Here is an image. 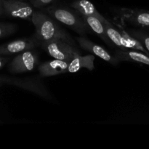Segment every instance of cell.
<instances>
[{
    "label": "cell",
    "instance_id": "4fadbf2b",
    "mask_svg": "<svg viewBox=\"0 0 149 149\" xmlns=\"http://www.w3.org/2000/svg\"><path fill=\"white\" fill-rule=\"evenodd\" d=\"M130 36L135 38L137 41L141 44L146 50L149 53V33L143 30H134L131 29L127 31Z\"/></svg>",
    "mask_w": 149,
    "mask_h": 149
},
{
    "label": "cell",
    "instance_id": "52a82bcc",
    "mask_svg": "<svg viewBox=\"0 0 149 149\" xmlns=\"http://www.w3.org/2000/svg\"><path fill=\"white\" fill-rule=\"evenodd\" d=\"M118 13L124 20L130 24L149 29V11L148 10L122 7L118 10Z\"/></svg>",
    "mask_w": 149,
    "mask_h": 149
},
{
    "label": "cell",
    "instance_id": "8fae6325",
    "mask_svg": "<svg viewBox=\"0 0 149 149\" xmlns=\"http://www.w3.org/2000/svg\"><path fill=\"white\" fill-rule=\"evenodd\" d=\"M71 7L76 11L78 12L81 15L94 16L100 19L103 23H109V20L105 18L104 16L102 15L97 9L95 7L93 3L89 0H75L71 4Z\"/></svg>",
    "mask_w": 149,
    "mask_h": 149
},
{
    "label": "cell",
    "instance_id": "30bf717a",
    "mask_svg": "<svg viewBox=\"0 0 149 149\" xmlns=\"http://www.w3.org/2000/svg\"><path fill=\"white\" fill-rule=\"evenodd\" d=\"M114 56L120 62L128 61L149 65V55L136 49H119L115 51Z\"/></svg>",
    "mask_w": 149,
    "mask_h": 149
},
{
    "label": "cell",
    "instance_id": "5bb4252c",
    "mask_svg": "<svg viewBox=\"0 0 149 149\" xmlns=\"http://www.w3.org/2000/svg\"><path fill=\"white\" fill-rule=\"evenodd\" d=\"M53 1L54 0H30L31 5L36 8H39V7L47 5V4L52 3Z\"/></svg>",
    "mask_w": 149,
    "mask_h": 149
},
{
    "label": "cell",
    "instance_id": "2e32d148",
    "mask_svg": "<svg viewBox=\"0 0 149 149\" xmlns=\"http://www.w3.org/2000/svg\"><path fill=\"white\" fill-rule=\"evenodd\" d=\"M3 64H4L3 61H1V60H0V68H1V67L3 66Z\"/></svg>",
    "mask_w": 149,
    "mask_h": 149
},
{
    "label": "cell",
    "instance_id": "9a60e30c",
    "mask_svg": "<svg viewBox=\"0 0 149 149\" xmlns=\"http://www.w3.org/2000/svg\"><path fill=\"white\" fill-rule=\"evenodd\" d=\"M15 26H8L7 27H0V37L4 33H12L15 31Z\"/></svg>",
    "mask_w": 149,
    "mask_h": 149
},
{
    "label": "cell",
    "instance_id": "6da1fadb",
    "mask_svg": "<svg viewBox=\"0 0 149 149\" xmlns=\"http://www.w3.org/2000/svg\"><path fill=\"white\" fill-rule=\"evenodd\" d=\"M31 21L35 26V34L33 36L39 42L40 46L57 39H61L71 45H75V42L71 36L49 15L42 12L34 11Z\"/></svg>",
    "mask_w": 149,
    "mask_h": 149
},
{
    "label": "cell",
    "instance_id": "9c48e42d",
    "mask_svg": "<svg viewBox=\"0 0 149 149\" xmlns=\"http://www.w3.org/2000/svg\"><path fill=\"white\" fill-rule=\"evenodd\" d=\"M4 5L9 15L20 19L31 20L35 11L31 4L20 0H7L4 1Z\"/></svg>",
    "mask_w": 149,
    "mask_h": 149
},
{
    "label": "cell",
    "instance_id": "7a4b0ae2",
    "mask_svg": "<svg viewBox=\"0 0 149 149\" xmlns=\"http://www.w3.org/2000/svg\"><path fill=\"white\" fill-rule=\"evenodd\" d=\"M93 55H79L70 60L48 61L39 65V72L41 77H47L65 73H75L81 68L93 71L95 68Z\"/></svg>",
    "mask_w": 149,
    "mask_h": 149
},
{
    "label": "cell",
    "instance_id": "7c38bea8",
    "mask_svg": "<svg viewBox=\"0 0 149 149\" xmlns=\"http://www.w3.org/2000/svg\"><path fill=\"white\" fill-rule=\"evenodd\" d=\"M83 17L84 20L87 25L88 26L89 29L90 30L93 31L94 33H95L100 39L106 44L110 46L113 45V43L109 39L108 37L107 34H106V29H105V26L103 24V22L98 19L97 17H94V16H86V15H81Z\"/></svg>",
    "mask_w": 149,
    "mask_h": 149
},
{
    "label": "cell",
    "instance_id": "3957f363",
    "mask_svg": "<svg viewBox=\"0 0 149 149\" xmlns=\"http://www.w3.org/2000/svg\"><path fill=\"white\" fill-rule=\"evenodd\" d=\"M47 13L57 21L63 23L79 34L84 35L89 31V27L81 15L75 10L66 7H54L46 10Z\"/></svg>",
    "mask_w": 149,
    "mask_h": 149
},
{
    "label": "cell",
    "instance_id": "277c9868",
    "mask_svg": "<svg viewBox=\"0 0 149 149\" xmlns=\"http://www.w3.org/2000/svg\"><path fill=\"white\" fill-rule=\"evenodd\" d=\"M106 29V34L113 45L119 47V49H130L141 51L145 53H149L141 45L138 41L129 34L127 31L121 29L117 30L110 21L107 23H103Z\"/></svg>",
    "mask_w": 149,
    "mask_h": 149
},
{
    "label": "cell",
    "instance_id": "5b68a950",
    "mask_svg": "<svg viewBox=\"0 0 149 149\" xmlns=\"http://www.w3.org/2000/svg\"><path fill=\"white\" fill-rule=\"evenodd\" d=\"M41 46L54 59L70 60L81 55L75 45H71L61 39L49 41Z\"/></svg>",
    "mask_w": 149,
    "mask_h": 149
},
{
    "label": "cell",
    "instance_id": "ba28073f",
    "mask_svg": "<svg viewBox=\"0 0 149 149\" xmlns=\"http://www.w3.org/2000/svg\"><path fill=\"white\" fill-rule=\"evenodd\" d=\"M77 41L83 49L91 52L92 54L101 58L103 61L113 65H116L120 63V61L114 55H111L106 49H105L100 45L94 43L87 38L84 36H79V37H77Z\"/></svg>",
    "mask_w": 149,
    "mask_h": 149
},
{
    "label": "cell",
    "instance_id": "8992f818",
    "mask_svg": "<svg viewBox=\"0 0 149 149\" xmlns=\"http://www.w3.org/2000/svg\"><path fill=\"white\" fill-rule=\"evenodd\" d=\"M33 49L23 51L13 59L10 65V70L13 74H22L34 69L39 63V58Z\"/></svg>",
    "mask_w": 149,
    "mask_h": 149
}]
</instances>
